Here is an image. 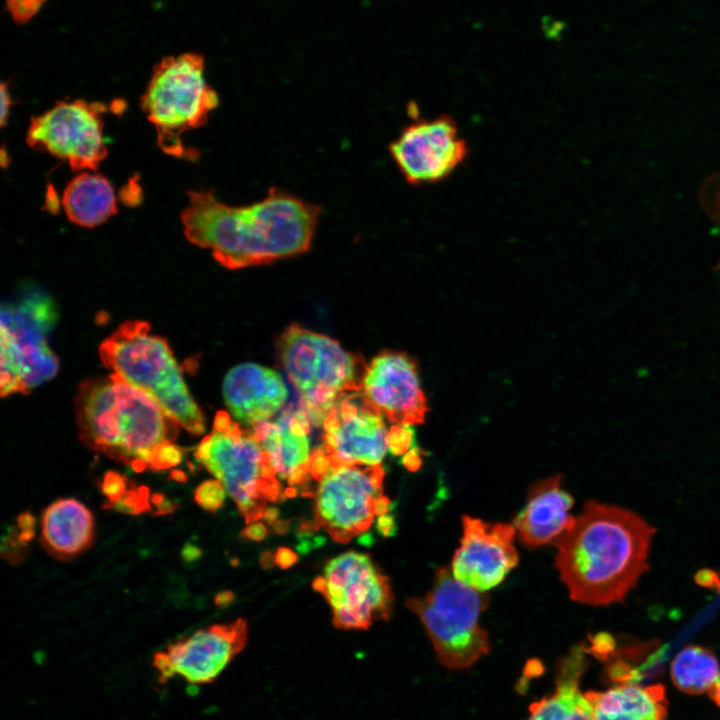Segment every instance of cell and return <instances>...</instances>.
<instances>
[{
  "mask_svg": "<svg viewBox=\"0 0 720 720\" xmlns=\"http://www.w3.org/2000/svg\"><path fill=\"white\" fill-rule=\"evenodd\" d=\"M180 219L188 241L228 269L267 264L309 250L320 207L272 188L260 201L230 206L210 190H192Z\"/></svg>",
  "mask_w": 720,
  "mask_h": 720,
  "instance_id": "cell-1",
  "label": "cell"
},
{
  "mask_svg": "<svg viewBox=\"0 0 720 720\" xmlns=\"http://www.w3.org/2000/svg\"><path fill=\"white\" fill-rule=\"evenodd\" d=\"M654 531L627 509L588 501L554 541L555 566L570 598L587 605L623 600L647 569Z\"/></svg>",
  "mask_w": 720,
  "mask_h": 720,
  "instance_id": "cell-2",
  "label": "cell"
},
{
  "mask_svg": "<svg viewBox=\"0 0 720 720\" xmlns=\"http://www.w3.org/2000/svg\"><path fill=\"white\" fill-rule=\"evenodd\" d=\"M80 440L134 471L178 465L179 424L146 392L117 374L87 379L74 398Z\"/></svg>",
  "mask_w": 720,
  "mask_h": 720,
  "instance_id": "cell-3",
  "label": "cell"
},
{
  "mask_svg": "<svg viewBox=\"0 0 720 720\" xmlns=\"http://www.w3.org/2000/svg\"><path fill=\"white\" fill-rule=\"evenodd\" d=\"M99 355L108 369L149 394L179 426L195 435L205 431L172 350L165 339L150 333L147 322L122 323L101 343Z\"/></svg>",
  "mask_w": 720,
  "mask_h": 720,
  "instance_id": "cell-4",
  "label": "cell"
},
{
  "mask_svg": "<svg viewBox=\"0 0 720 720\" xmlns=\"http://www.w3.org/2000/svg\"><path fill=\"white\" fill-rule=\"evenodd\" d=\"M204 59L194 52L161 59L154 68L140 106L155 127L160 149L173 157L195 160L197 150L181 137L206 124L218 106L216 91L204 76Z\"/></svg>",
  "mask_w": 720,
  "mask_h": 720,
  "instance_id": "cell-5",
  "label": "cell"
},
{
  "mask_svg": "<svg viewBox=\"0 0 720 720\" xmlns=\"http://www.w3.org/2000/svg\"><path fill=\"white\" fill-rule=\"evenodd\" d=\"M196 460L219 480L247 524L263 518L268 503L281 496L279 478L252 428L218 411L211 432L195 451Z\"/></svg>",
  "mask_w": 720,
  "mask_h": 720,
  "instance_id": "cell-6",
  "label": "cell"
},
{
  "mask_svg": "<svg viewBox=\"0 0 720 720\" xmlns=\"http://www.w3.org/2000/svg\"><path fill=\"white\" fill-rule=\"evenodd\" d=\"M278 354L312 425H322L339 400L361 391L360 360L326 335L293 324L281 335Z\"/></svg>",
  "mask_w": 720,
  "mask_h": 720,
  "instance_id": "cell-7",
  "label": "cell"
},
{
  "mask_svg": "<svg viewBox=\"0 0 720 720\" xmlns=\"http://www.w3.org/2000/svg\"><path fill=\"white\" fill-rule=\"evenodd\" d=\"M487 602V595L458 581L448 568H441L431 590L406 604L421 620L441 663L463 669L489 652L487 633L479 624Z\"/></svg>",
  "mask_w": 720,
  "mask_h": 720,
  "instance_id": "cell-8",
  "label": "cell"
},
{
  "mask_svg": "<svg viewBox=\"0 0 720 720\" xmlns=\"http://www.w3.org/2000/svg\"><path fill=\"white\" fill-rule=\"evenodd\" d=\"M57 311L52 299L39 290L25 292L1 309L2 397L28 393L50 380L58 360L48 344Z\"/></svg>",
  "mask_w": 720,
  "mask_h": 720,
  "instance_id": "cell-9",
  "label": "cell"
},
{
  "mask_svg": "<svg viewBox=\"0 0 720 720\" xmlns=\"http://www.w3.org/2000/svg\"><path fill=\"white\" fill-rule=\"evenodd\" d=\"M312 586L327 600L338 629L367 630L391 615L394 596L390 581L367 554L349 551L338 555Z\"/></svg>",
  "mask_w": 720,
  "mask_h": 720,
  "instance_id": "cell-10",
  "label": "cell"
},
{
  "mask_svg": "<svg viewBox=\"0 0 720 720\" xmlns=\"http://www.w3.org/2000/svg\"><path fill=\"white\" fill-rule=\"evenodd\" d=\"M105 112L106 106L100 102H57L31 118L26 143L34 150L67 161L73 171H94L108 154L103 140Z\"/></svg>",
  "mask_w": 720,
  "mask_h": 720,
  "instance_id": "cell-11",
  "label": "cell"
},
{
  "mask_svg": "<svg viewBox=\"0 0 720 720\" xmlns=\"http://www.w3.org/2000/svg\"><path fill=\"white\" fill-rule=\"evenodd\" d=\"M384 474L381 464L331 466L314 494L318 527L339 543L367 531L375 516L374 502L383 494Z\"/></svg>",
  "mask_w": 720,
  "mask_h": 720,
  "instance_id": "cell-12",
  "label": "cell"
},
{
  "mask_svg": "<svg viewBox=\"0 0 720 720\" xmlns=\"http://www.w3.org/2000/svg\"><path fill=\"white\" fill-rule=\"evenodd\" d=\"M389 152L409 184L424 185L450 176L466 160L468 147L456 121L440 115L408 124Z\"/></svg>",
  "mask_w": 720,
  "mask_h": 720,
  "instance_id": "cell-13",
  "label": "cell"
},
{
  "mask_svg": "<svg viewBox=\"0 0 720 720\" xmlns=\"http://www.w3.org/2000/svg\"><path fill=\"white\" fill-rule=\"evenodd\" d=\"M247 640V622L242 618L198 630L154 655L158 681L178 676L192 685L212 683L245 648Z\"/></svg>",
  "mask_w": 720,
  "mask_h": 720,
  "instance_id": "cell-14",
  "label": "cell"
},
{
  "mask_svg": "<svg viewBox=\"0 0 720 720\" xmlns=\"http://www.w3.org/2000/svg\"><path fill=\"white\" fill-rule=\"evenodd\" d=\"M321 426L319 447L331 466L379 465L388 451L389 430L384 417L361 391L339 400Z\"/></svg>",
  "mask_w": 720,
  "mask_h": 720,
  "instance_id": "cell-15",
  "label": "cell"
},
{
  "mask_svg": "<svg viewBox=\"0 0 720 720\" xmlns=\"http://www.w3.org/2000/svg\"><path fill=\"white\" fill-rule=\"evenodd\" d=\"M463 535L451 571L461 583L480 592L499 585L518 564L514 545L516 529L507 523H487L462 517Z\"/></svg>",
  "mask_w": 720,
  "mask_h": 720,
  "instance_id": "cell-16",
  "label": "cell"
},
{
  "mask_svg": "<svg viewBox=\"0 0 720 720\" xmlns=\"http://www.w3.org/2000/svg\"><path fill=\"white\" fill-rule=\"evenodd\" d=\"M361 392L393 425L420 424L427 404L415 362L405 353L386 351L365 366Z\"/></svg>",
  "mask_w": 720,
  "mask_h": 720,
  "instance_id": "cell-17",
  "label": "cell"
},
{
  "mask_svg": "<svg viewBox=\"0 0 720 720\" xmlns=\"http://www.w3.org/2000/svg\"><path fill=\"white\" fill-rule=\"evenodd\" d=\"M223 397L235 421L254 427L280 411L288 390L275 370L255 363H242L226 374Z\"/></svg>",
  "mask_w": 720,
  "mask_h": 720,
  "instance_id": "cell-18",
  "label": "cell"
},
{
  "mask_svg": "<svg viewBox=\"0 0 720 720\" xmlns=\"http://www.w3.org/2000/svg\"><path fill=\"white\" fill-rule=\"evenodd\" d=\"M311 425L307 415L297 408L285 410L277 419L252 427L278 478L292 488L306 483L311 477Z\"/></svg>",
  "mask_w": 720,
  "mask_h": 720,
  "instance_id": "cell-19",
  "label": "cell"
},
{
  "mask_svg": "<svg viewBox=\"0 0 720 720\" xmlns=\"http://www.w3.org/2000/svg\"><path fill=\"white\" fill-rule=\"evenodd\" d=\"M573 503L562 487L561 475L534 483L525 506L513 520L521 542L530 548L554 542L574 523L575 517L569 513Z\"/></svg>",
  "mask_w": 720,
  "mask_h": 720,
  "instance_id": "cell-20",
  "label": "cell"
},
{
  "mask_svg": "<svg viewBox=\"0 0 720 720\" xmlns=\"http://www.w3.org/2000/svg\"><path fill=\"white\" fill-rule=\"evenodd\" d=\"M95 523L91 511L73 498L59 499L41 518V543L44 549L67 560L88 549L94 539Z\"/></svg>",
  "mask_w": 720,
  "mask_h": 720,
  "instance_id": "cell-21",
  "label": "cell"
},
{
  "mask_svg": "<svg viewBox=\"0 0 720 720\" xmlns=\"http://www.w3.org/2000/svg\"><path fill=\"white\" fill-rule=\"evenodd\" d=\"M595 720H665L666 700L660 685L626 683L606 691L585 694Z\"/></svg>",
  "mask_w": 720,
  "mask_h": 720,
  "instance_id": "cell-22",
  "label": "cell"
},
{
  "mask_svg": "<svg viewBox=\"0 0 720 720\" xmlns=\"http://www.w3.org/2000/svg\"><path fill=\"white\" fill-rule=\"evenodd\" d=\"M584 664L583 648H573L560 664L555 691L532 705L527 720H595L590 702L578 687Z\"/></svg>",
  "mask_w": 720,
  "mask_h": 720,
  "instance_id": "cell-23",
  "label": "cell"
},
{
  "mask_svg": "<svg viewBox=\"0 0 720 720\" xmlns=\"http://www.w3.org/2000/svg\"><path fill=\"white\" fill-rule=\"evenodd\" d=\"M61 203L74 224L96 227L118 211L114 189L108 179L96 172H82L65 187Z\"/></svg>",
  "mask_w": 720,
  "mask_h": 720,
  "instance_id": "cell-24",
  "label": "cell"
},
{
  "mask_svg": "<svg viewBox=\"0 0 720 720\" xmlns=\"http://www.w3.org/2000/svg\"><path fill=\"white\" fill-rule=\"evenodd\" d=\"M720 676L716 656L707 648L690 645L682 649L671 665L675 686L689 694L709 691Z\"/></svg>",
  "mask_w": 720,
  "mask_h": 720,
  "instance_id": "cell-25",
  "label": "cell"
},
{
  "mask_svg": "<svg viewBox=\"0 0 720 720\" xmlns=\"http://www.w3.org/2000/svg\"><path fill=\"white\" fill-rule=\"evenodd\" d=\"M698 197L705 214L713 223L720 226V172L704 180Z\"/></svg>",
  "mask_w": 720,
  "mask_h": 720,
  "instance_id": "cell-26",
  "label": "cell"
},
{
  "mask_svg": "<svg viewBox=\"0 0 720 720\" xmlns=\"http://www.w3.org/2000/svg\"><path fill=\"white\" fill-rule=\"evenodd\" d=\"M194 499L204 510L215 512L224 503L225 488L217 479L206 480L195 490Z\"/></svg>",
  "mask_w": 720,
  "mask_h": 720,
  "instance_id": "cell-27",
  "label": "cell"
},
{
  "mask_svg": "<svg viewBox=\"0 0 720 720\" xmlns=\"http://www.w3.org/2000/svg\"><path fill=\"white\" fill-rule=\"evenodd\" d=\"M415 443L410 425H392L388 435V451L394 456L404 455Z\"/></svg>",
  "mask_w": 720,
  "mask_h": 720,
  "instance_id": "cell-28",
  "label": "cell"
},
{
  "mask_svg": "<svg viewBox=\"0 0 720 720\" xmlns=\"http://www.w3.org/2000/svg\"><path fill=\"white\" fill-rule=\"evenodd\" d=\"M111 507L128 513H141L150 510L148 503V490L146 488L127 490L116 502L109 503Z\"/></svg>",
  "mask_w": 720,
  "mask_h": 720,
  "instance_id": "cell-29",
  "label": "cell"
},
{
  "mask_svg": "<svg viewBox=\"0 0 720 720\" xmlns=\"http://www.w3.org/2000/svg\"><path fill=\"white\" fill-rule=\"evenodd\" d=\"M46 0H5L12 19L17 24H25L41 9Z\"/></svg>",
  "mask_w": 720,
  "mask_h": 720,
  "instance_id": "cell-30",
  "label": "cell"
},
{
  "mask_svg": "<svg viewBox=\"0 0 720 720\" xmlns=\"http://www.w3.org/2000/svg\"><path fill=\"white\" fill-rule=\"evenodd\" d=\"M128 482L116 472H108L103 479L101 488L109 503L118 501L127 491Z\"/></svg>",
  "mask_w": 720,
  "mask_h": 720,
  "instance_id": "cell-31",
  "label": "cell"
},
{
  "mask_svg": "<svg viewBox=\"0 0 720 720\" xmlns=\"http://www.w3.org/2000/svg\"><path fill=\"white\" fill-rule=\"evenodd\" d=\"M376 531L384 537L394 536L397 531L395 517L391 514H383L378 516L375 523Z\"/></svg>",
  "mask_w": 720,
  "mask_h": 720,
  "instance_id": "cell-32",
  "label": "cell"
},
{
  "mask_svg": "<svg viewBox=\"0 0 720 720\" xmlns=\"http://www.w3.org/2000/svg\"><path fill=\"white\" fill-rule=\"evenodd\" d=\"M297 560V554L286 547L279 548L274 555V563L282 569L290 568Z\"/></svg>",
  "mask_w": 720,
  "mask_h": 720,
  "instance_id": "cell-33",
  "label": "cell"
},
{
  "mask_svg": "<svg viewBox=\"0 0 720 720\" xmlns=\"http://www.w3.org/2000/svg\"><path fill=\"white\" fill-rule=\"evenodd\" d=\"M267 533L268 528L263 523L253 522L243 529L240 536L252 541H261L266 537Z\"/></svg>",
  "mask_w": 720,
  "mask_h": 720,
  "instance_id": "cell-34",
  "label": "cell"
},
{
  "mask_svg": "<svg viewBox=\"0 0 720 720\" xmlns=\"http://www.w3.org/2000/svg\"><path fill=\"white\" fill-rule=\"evenodd\" d=\"M421 455L422 452L418 448L414 447L404 454L402 457V464L410 472H415L422 464Z\"/></svg>",
  "mask_w": 720,
  "mask_h": 720,
  "instance_id": "cell-35",
  "label": "cell"
},
{
  "mask_svg": "<svg viewBox=\"0 0 720 720\" xmlns=\"http://www.w3.org/2000/svg\"><path fill=\"white\" fill-rule=\"evenodd\" d=\"M7 86L8 82L3 83L1 86V126L5 125L12 105L11 95Z\"/></svg>",
  "mask_w": 720,
  "mask_h": 720,
  "instance_id": "cell-36",
  "label": "cell"
},
{
  "mask_svg": "<svg viewBox=\"0 0 720 720\" xmlns=\"http://www.w3.org/2000/svg\"><path fill=\"white\" fill-rule=\"evenodd\" d=\"M391 507V500L382 494L375 500L373 509L375 515L380 516L386 514L391 509Z\"/></svg>",
  "mask_w": 720,
  "mask_h": 720,
  "instance_id": "cell-37",
  "label": "cell"
},
{
  "mask_svg": "<svg viewBox=\"0 0 720 720\" xmlns=\"http://www.w3.org/2000/svg\"><path fill=\"white\" fill-rule=\"evenodd\" d=\"M234 600V594L231 591H224L219 593L215 598L216 605L220 607H227Z\"/></svg>",
  "mask_w": 720,
  "mask_h": 720,
  "instance_id": "cell-38",
  "label": "cell"
},
{
  "mask_svg": "<svg viewBox=\"0 0 720 720\" xmlns=\"http://www.w3.org/2000/svg\"><path fill=\"white\" fill-rule=\"evenodd\" d=\"M279 516V510L275 507H267L263 518L269 523L270 525L274 523L276 520H278Z\"/></svg>",
  "mask_w": 720,
  "mask_h": 720,
  "instance_id": "cell-39",
  "label": "cell"
},
{
  "mask_svg": "<svg viewBox=\"0 0 720 720\" xmlns=\"http://www.w3.org/2000/svg\"><path fill=\"white\" fill-rule=\"evenodd\" d=\"M708 693H709L710 697L712 698V700L718 706H720V676L717 679V681L715 682V684L710 688Z\"/></svg>",
  "mask_w": 720,
  "mask_h": 720,
  "instance_id": "cell-40",
  "label": "cell"
},
{
  "mask_svg": "<svg viewBox=\"0 0 720 720\" xmlns=\"http://www.w3.org/2000/svg\"><path fill=\"white\" fill-rule=\"evenodd\" d=\"M274 555L271 552H264L260 558V564L263 568L267 569L273 565Z\"/></svg>",
  "mask_w": 720,
  "mask_h": 720,
  "instance_id": "cell-41",
  "label": "cell"
},
{
  "mask_svg": "<svg viewBox=\"0 0 720 720\" xmlns=\"http://www.w3.org/2000/svg\"><path fill=\"white\" fill-rule=\"evenodd\" d=\"M271 527L273 528L275 533H284L288 529L289 523L288 521L278 519L271 524Z\"/></svg>",
  "mask_w": 720,
  "mask_h": 720,
  "instance_id": "cell-42",
  "label": "cell"
},
{
  "mask_svg": "<svg viewBox=\"0 0 720 720\" xmlns=\"http://www.w3.org/2000/svg\"><path fill=\"white\" fill-rule=\"evenodd\" d=\"M184 556L186 559L193 560L200 556V550L194 546H189L184 549Z\"/></svg>",
  "mask_w": 720,
  "mask_h": 720,
  "instance_id": "cell-43",
  "label": "cell"
},
{
  "mask_svg": "<svg viewBox=\"0 0 720 720\" xmlns=\"http://www.w3.org/2000/svg\"><path fill=\"white\" fill-rule=\"evenodd\" d=\"M175 479H176V480L184 481L185 475L178 471V472H177V475L175 474Z\"/></svg>",
  "mask_w": 720,
  "mask_h": 720,
  "instance_id": "cell-44",
  "label": "cell"
},
{
  "mask_svg": "<svg viewBox=\"0 0 720 720\" xmlns=\"http://www.w3.org/2000/svg\"><path fill=\"white\" fill-rule=\"evenodd\" d=\"M717 268L720 270V261H719V263L717 264Z\"/></svg>",
  "mask_w": 720,
  "mask_h": 720,
  "instance_id": "cell-45",
  "label": "cell"
}]
</instances>
